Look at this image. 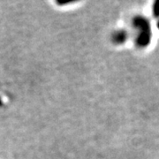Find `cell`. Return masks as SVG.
Instances as JSON below:
<instances>
[{
    "label": "cell",
    "mask_w": 159,
    "mask_h": 159,
    "mask_svg": "<svg viewBox=\"0 0 159 159\" xmlns=\"http://www.w3.org/2000/svg\"><path fill=\"white\" fill-rule=\"evenodd\" d=\"M155 15L156 16H159V2H157L155 5Z\"/></svg>",
    "instance_id": "cell-1"
},
{
    "label": "cell",
    "mask_w": 159,
    "mask_h": 159,
    "mask_svg": "<svg viewBox=\"0 0 159 159\" xmlns=\"http://www.w3.org/2000/svg\"><path fill=\"white\" fill-rule=\"evenodd\" d=\"M158 28H159V24H158Z\"/></svg>",
    "instance_id": "cell-2"
}]
</instances>
